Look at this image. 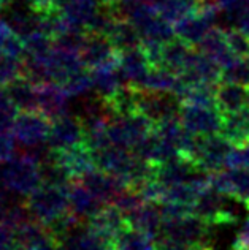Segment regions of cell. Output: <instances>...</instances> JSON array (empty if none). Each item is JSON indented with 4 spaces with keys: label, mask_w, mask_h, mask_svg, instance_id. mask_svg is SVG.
I'll use <instances>...</instances> for the list:
<instances>
[{
    "label": "cell",
    "mask_w": 249,
    "mask_h": 250,
    "mask_svg": "<svg viewBox=\"0 0 249 250\" xmlns=\"http://www.w3.org/2000/svg\"><path fill=\"white\" fill-rule=\"evenodd\" d=\"M5 163L6 165L2 168L3 187L13 193L27 198L45 182L42 162L29 152L16 154Z\"/></svg>",
    "instance_id": "1"
},
{
    "label": "cell",
    "mask_w": 249,
    "mask_h": 250,
    "mask_svg": "<svg viewBox=\"0 0 249 250\" xmlns=\"http://www.w3.org/2000/svg\"><path fill=\"white\" fill-rule=\"evenodd\" d=\"M154 122L143 114L113 116L108 125V140L111 146L132 150L154 131Z\"/></svg>",
    "instance_id": "2"
},
{
    "label": "cell",
    "mask_w": 249,
    "mask_h": 250,
    "mask_svg": "<svg viewBox=\"0 0 249 250\" xmlns=\"http://www.w3.org/2000/svg\"><path fill=\"white\" fill-rule=\"evenodd\" d=\"M209 229H211V227L205 220H202L199 215L189 214L184 217H180V219L163 220L159 236L180 242H186V244L197 246L202 249L214 250L211 244Z\"/></svg>",
    "instance_id": "3"
},
{
    "label": "cell",
    "mask_w": 249,
    "mask_h": 250,
    "mask_svg": "<svg viewBox=\"0 0 249 250\" xmlns=\"http://www.w3.org/2000/svg\"><path fill=\"white\" fill-rule=\"evenodd\" d=\"M227 198L224 193L218 192L211 186L202 190L197 201L194 203V214L199 215L202 220H205L209 227H228L237 222V214L232 208H228Z\"/></svg>",
    "instance_id": "4"
},
{
    "label": "cell",
    "mask_w": 249,
    "mask_h": 250,
    "mask_svg": "<svg viewBox=\"0 0 249 250\" xmlns=\"http://www.w3.org/2000/svg\"><path fill=\"white\" fill-rule=\"evenodd\" d=\"M233 144L221 133L211 136H200L199 146L192 157V165L205 174L218 173L226 167L228 152Z\"/></svg>",
    "instance_id": "5"
},
{
    "label": "cell",
    "mask_w": 249,
    "mask_h": 250,
    "mask_svg": "<svg viewBox=\"0 0 249 250\" xmlns=\"http://www.w3.org/2000/svg\"><path fill=\"white\" fill-rule=\"evenodd\" d=\"M46 162H51L52 165H56L70 181L81 179L84 174H88L97 168L92 150L84 143L68 149H59V150L49 149V155Z\"/></svg>",
    "instance_id": "6"
},
{
    "label": "cell",
    "mask_w": 249,
    "mask_h": 250,
    "mask_svg": "<svg viewBox=\"0 0 249 250\" xmlns=\"http://www.w3.org/2000/svg\"><path fill=\"white\" fill-rule=\"evenodd\" d=\"M51 127L52 121L42 111H18L11 133L19 144L32 147L48 141Z\"/></svg>",
    "instance_id": "7"
},
{
    "label": "cell",
    "mask_w": 249,
    "mask_h": 250,
    "mask_svg": "<svg viewBox=\"0 0 249 250\" xmlns=\"http://www.w3.org/2000/svg\"><path fill=\"white\" fill-rule=\"evenodd\" d=\"M180 121L187 131L197 136H211L221 133L224 114L216 106L181 104Z\"/></svg>",
    "instance_id": "8"
},
{
    "label": "cell",
    "mask_w": 249,
    "mask_h": 250,
    "mask_svg": "<svg viewBox=\"0 0 249 250\" xmlns=\"http://www.w3.org/2000/svg\"><path fill=\"white\" fill-rule=\"evenodd\" d=\"M218 13L219 10L214 8H199L197 11L187 15L186 18L180 19L173 25L175 37L189 44L191 48H197L203 40V37L214 27L213 22L216 21Z\"/></svg>",
    "instance_id": "9"
},
{
    "label": "cell",
    "mask_w": 249,
    "mask_h": 250,
    "mask_svg": "<svg viewBox=\"0 0 249 250\" xmlns=\"http://www.w3.org/2000/svg\"><path fill=\"white\" fill-rule=\"evenodd\" d=\"M209 186L249 209V169L227 168L209 174Z\"/></svg>",
    "instance_id": "10"
},
{
    "label": "cell",
    "mask_w": 249,
    "mask_h": 250,
    "mask_svg": "<svg viewBox=\"0 0 249 250\" xmlns=\"http://www.w3.org/2000/svg\"><path fill=\"white\" fill-rule=\"evenodd\" d=\"M127 225L126 215L114 205H105L94 215H91L86 223L89 231L105 244H110Z\"/></svg>",
    "instance_id": "11"
},
{
    "label": "cell",
    "mask_w": 249,
    "mask_h": 250,
    "mask_svg": "<svg viewBox=\"0 0 249 250\" xmlns=\"http://www.w3.org/2000/svg\"><path fill=\"white\" fill-rule=\"evenodd\" d=\"M84 143V128L80 117L65 114L52 122L48 138V147L51 150L68 149Z\"/></svg>",
    "instance_id": "12"
},
{
    "label": "cell",
    "mask_w": 249,
    "mask_h": 250,
    "mask_svg": "<svg viewBox=\"0 0 249 250\" xmlns=\"http://www.w3.org/2000/svg\"><path fill=\"white\" fill-rule=\"evenodd\" d=\"M78 181H81L103 205H111L124 190L130 188L121 177L105 173V171L99 168H95L94 171H91V173L84 174L81 179H78Z\"/></svg>",
    "instance_id": "13"
},
{
    "label": "cell",
    "mask_w": 249,
    "mask_h": 250,
    "mask_svg": "<svg viewBox=\"0 0 249 250\" xmlns=\"http://www.w3.org/2000/svg\"><path fill=\"white\" fill-rule=\"evenodd\" d=\"M38 90V111L54 122L59 117L68 114L70 95L62 89L61 84L42 83L37 84Z\"/></svg>",
    "instance_id": "14"
},
{
    "label": "cell",
    "mask_w": 249,
    "mask_h": 250,
    "mask_svg": "<svg viewBox=\"0 0 249 250\" xmlns=\"http://www.w3.org/2000/svg\"><path fill=\"white\" fill-rule=\"evenodd\" d=\"M119 68L126 83L140 85L143 80L149 75V71L153 70V65H151L143 46L140 44L135 46V48L121 49Z\"/></svg>",
    "instance_id": "15"
},
{
    "label": "cell",
    "mask_w": 249,
    "mask_h": 250,
    "mask_svg": "<svg viewBox=\"0 0 249 250\" xmlns=\"http://www.w3.org/2000/svg\"><path fill=\"white\" fill-rule=\"evenodd\" d=\"M195 49H199L209 59H213L216 63H219L222 70L230 67L232 63H235L240 59L232 52L230 46L227 43L226 38V29L213 27L208 34L203 37V40Z\"/></svg>",
    "instance_id": "16"
},
{
    "label": "cell",
    "mask_w": 249,
    "mask_h": 250,
    "mask_svg": "<svg viewBox=\"0 0 249 250\" xmlns=\"http://www.w3.org/2000/svg\"><path fill=\"white\" fill-rule=\"evenodd\" d=\"M216 106L222 114L249 111V85L221 83L216 89Z\"/></svg>",
    "instance_id": "17"
},
{
    "label": "cell",
    "mask_w": 249,
    "mask_h": 250,
    "mask_svg": "<svg viewBox=\"0 0 249 250\" xmlns=\"http://www.w3.org/2000/svg\"><path fill=\"white\" fill-rule=\"evenodd\" d=\"M68 200L71 212L80 220L89 219L105 205L84 186L81 181H71L68 186Z\"/></svg>",
    "instance_id": "18"
},
{
    "label": "cell",
    "mask_w": 249,
    "mask_h": 250,
    "mask_svg": "<svg viewBox=\"0 0 249 250\" xmlns=\"http://www.w3.org/2000/svg\"><path fill=\"white\" fill-rule=\"evenodd\" d=\"M127 223L132 228L140 229L151 234L153 238H159L160 229H162V212L160 206H157V203L145 201L132 212L126 215Z\"/></svg>",
    "instance_id": "19"
},
{
    "label": "cell",
    "mask_w": 249,
    "mask_h": 250,
    "mask_svg": "<svg viewBox=\"0 0 249 250\" xmlns=\"http://www.w3.org/2000/svg\"><path fill=\"white\" fill-rule=\"evenodd\" d=\"M2 89L18 111H38L37 84L32 83L27 76H19Z\"/></svg>",
    "instance_id": "20"
},
{
    "label": "cell",
    "mask_w": 249,
    "mask_h": 250,
    "mask_svg": "<svg viewBox=\"0 0 249 250\" xmlns=\"http://www.w3.org/2000/svg\"><path fill=\"white\" fill-rule=\"evenodd\" d=\"M156 238L127 225L108 244L110 250H156Z\"/></svg>",
    "instance_id": "21"
},
{
    "label": "cell",
    "mask_w": 249,
    "mask_h": 250,
    "mask_svg": "<svg viewBox=\"0 0 249 250\" xmlns=\"http://www.w3.org/2000/svg\"><path fill=\"white\" fill-rule=\"evenodd\" d=\"M221 135L226 136L233 146H241L249 141V111L224 114V125Z\"/></svg>",
    "instance_id": "22"
},
{
    "label": "cell",
    "mask_w": 249,
    "mask_h": 250,
    "mask_svg": "<svg viewBox=\"0 0 249 250\" xmlns=\"http://www.w3.org/2000/svg\"><path fill=\"white\" fill-rule=\"evenodd\" d=\"M159 13L167 22L175 25L180 19L200 8V0H156Z\"/></svg>",
    "instance_id": "23"
},
{
    "label": "cell",
    "mask_w": 249,
    "mask_h": 250,
    "mask_svg": "<svg viewBox=\"0 0 249 250\" xmlns=\"http://www.w3.org/2000/svg\"><path fill=\"white\" fill-rule=\"evenodd\" d=\"M226 38L230 49L238 59L248 61L249 59V35L238 27L226 29Z\"/></svg>",
    "instance_id": "24"
},
{
    "label": "cell",
    "mask_w": 249,
    "mask_h": 250,
    "mask_svg": "<svg viewBox=\"0 0 249 250\" xmlns=\"http://www.w3.org/2000/svg\"><path fill=\"white\" fill-rule=\"evenodd\" d=\"M227 168H245L249 169V141L241 146H233L226 160Z\"/></svg>",
    "instance_id": "25"
},
{
    "label": "cell",
    "mask_w": 249,
    "mask_h": 250,
    "mask_svg": "<svg viewBox=\"0 0 249 250\" xmlns=\"http://www.w3.org/2000/svg\"><path fill=\"white\" fill-rule=\"evenodd\" d=\"M16 140L13 133L0 131V163L8 162L16 154Z\"/></svg>",
    "instance_id": "26"
},
{
    "label": "cell",
    "mask_w": 249,
    "mask_h": 250,
    "mask_svg": "<svg viewBox=\"0 0 249 250\" xmlns=\"http://www.w3.org/2000/svg\"><path fill=\"white\" fill-rule=\"evenodd\" d=\"M156 250H211V249H202L197 246H191L186 244V242H180L170 238H163V236H159L156 239Z\"/></svg>",
    "instance_id": "27"
},
{
    "label": "cell",
    "mask_w": 249,
    "mask_h": 250,
    "mask_svg": "<svg viewBox=\"0 0 249 250\" xmlns=\"http://www.w3.org/2000/svg\"><path fill=\"white\" fill-rule=\"evenodd\" d=\"M235 22H237L238 29H241V30L245 32V34L249 35V6L241 11L237 18H235Z\"/></svg>",
    "instance_id": "28"
},
{
    "label": "cell",
    "mask_w": 249,
    "mask_h": 250,
    "mask_svg": "<svg viewBox=\"0 0 249 250\" xmlns=\"http://www.w3.org/2000/svg\"><path fill=\"white\" fill-rule=\"evenodd\" d=\"M15 250H30V249H29V247H25V246H23V244H19V242H18L16 247H15Z\"/></svg>",
    "instance_id": "29"
}]
</instances>
